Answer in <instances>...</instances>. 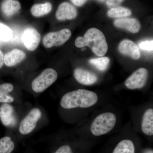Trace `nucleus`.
<instances>
[{"label": "nucleus", "mask_w": 153, "mask_h": 153, "mask_svg": "<svg viewBox=\"0 0 153 153\" xmlns=\"http://www.w3.org/2000/svg\"><path fill=\"white\" fill-rule=\"evenodd\" d=\"M97 100V96L93 91L79 89L66 94L61 99L60 105L66 109L85 108L94 105Z\"/></svg>", "instance_id": "obj_1"}, {"label": "nucleus", "mask_w": 153, "mask_h": 153, "mask_svg": "<svg viewBox=\"0 0 153 153\" xmlns=\"http://www.w3.org/2000/svg\"><path fill=\"white\" fill-rule=\"evenodd\" d=\"M75 45L77 48L88 46L92 52L98 56L105 55L108 49L104 34L100 30L95 28L88 29L84 37H77L75 41Z\"/></svg>", "instance_id": "obj_2"}, {"label": "nucleus", "mask_w": 153, "mask_h": 153, "mask_svg": "<svg viewBox=\"0 0 153 153\" xmlns=\"http://www.w3.org/2000/svg\"><path fill=\"white\" fill-rule=\"evenodd\" d=\"M116 121V117L112 113L105 112L99 115L91 124V133L96 136L105 134L112 130Z\"/></svg>", "instance_id": "obj_3"}, {"label": "nucleus", "mask_w": 153, "mask_h": 153, "mask_svg": "<svg viewBox=\"0 0 153 153\" xmlns=\"http://www.w3.org/2000/svg\"><path fill=\"white\" fill-rule=\"evenodd\" d=\"M57 78V71L53 68H47L33 80L32 89L36 93L43 92L51 86Z\"/></svg>", "instance_id": "obj_4"}, {"label": "nucleus", "mask_w": 153, "mask_h": 153, "mask_svg": "<svg viewBox=\"0 0 153 153\" xmlns=\"http://www.w3.org/2000/svg\"><path fill=\"white\" fill-rule=\"evenodd\" d=\"M71 36L70 30L67 29L50 32L45 35L43 39V44L46 48L54 47H60L68 41Z\"/></svg>", "instance_id": "obj_5"}, {"label": "nucleus", "mask_w": 153, "mask_h": 153, "mask_svg": "<svg viewBox=\"0 0 153 153\" xmlns=\"http://www.w3.org/2000/svg\"><path fill=\"white\" fill-rule=\"evenodd\" d=\"M41 117V110L34 108L22 120L19 126V131L23 135L28 134L36 128L38 121Z\"/></svg>", "instance_id": "obj_6"}, {"label": "nucleus", "mask_w": 153, "mask_h": 153, "mask_svg": "<svg viewBox=\"0 0 153 153\" xmlns=\"http://www.w3.org/2000/svg\"><path fill=\"white\" fill-rule=\"evenodd\" d=\"M149 72L146 68H140L134 72L126 80V87L130 89L143 87L147 81Z\"/></svg>", "instance_id": "obj_7"}, {"label": "nucleus", "mask_w": 153, "mask_h": 153, "mask_svg": "<svg viewBox=\"0 0 153 153\" xmlns=\"http://www.w3.org/2000/svg\"><path fill=\"white\" fill-rule=\"evenodd\" d=\"M24 45L29 51L36 50L41 41V35L36 29L28 28L24 31L22 35Z\"/></svg>", "instance_id": "obj_8"}, {"label": "nucleus", "mask_w": 153, "mask_h": 153, "mask_svg": "<svg viewBox=\"0 0 153 153\" xmlns=\"http://www.w3.org/2000/svg\"><path fill=\"white\" fill-rule=\"evenodd\" d=\"M0 120L5 126L12 127L16 124L15 110L11 105L4 103L0 107Z\"/></svg>", "instance_id": "obj_9"}, {"label": "nucleus", "mask_w": 153, "mask_h": 153, "mask_svg": "<svg viewBox=\"0 0 153 153\" xmlns=\"http://www.w3.org/2000/svg\"><path fill=\"white\" fill-rule=\"evenodd\" d=\"M77 15V10L75 7L70 3L63 2L58 7L55 16L57 20L64 21L75 19Z\"/></svg>", "instance_id": "obj_10"}, {"label": "nucleus", "mask_w": 153, "mask_h": 153, "mask_svg": "<svg viewBox=\"0 0 153 153\" xmlns=\"http://www.w3.org/2000/svg\"><path fill=\"white\" fill-rule=\"evenodd\" d=\"M119 52L122 54L128 55L134 59H139L140 52L137 46L133 41L125 39L120 42L118 46Z\"/></svg>", "instance_id": "obj_11"}, {"label": "nucleus", "mask_w": 153, "mask_h": 153, "mask_svg": "<svg viewBox=\"0 0 153 153\" xmlns=\"http://www.w3.org/2000/svg\"><path fill=\"white\" fill-rule=\"evenodd\" d=\"M114 24L117 27L124 29L133 33H138L141 28V25L138 20L134 18L116 19Z\"/></svg>", "instance_id": "obj_12"}, {"label": "nucleus", "mask_w": 153, "mask_h": 153, "mask_svg": "<svg viewBox=\"0 0 153 153\" xmlns=\"http://www.w3.org/2000/svg\"><path fill=\"white\" fill-rule=\"evenodd\" d=\"M74 75L75 79L80 84L91 85L97 81V76L92 72L82 68H76L74 70Z\"/></svg>", "instance_id": "obj_13"}, {"label": "nucleus", "mask_w": 153, "mask_h": 153, "mask_svg": "<svg viewBox=\"0 0 153 153\" xmlns=\"http://www.w3.org/2000/svg\"><path fill=\"white\" fill-rule=\"evenodd\" d=\"M25 52L19 49H14L6 53L4 56V63L9 67L17 65L26 57Z\"/></svg>", "instance_id": "obj_14"}, {"label": "nucleus", "mask_w": 153, "mask_h": 153, "mask_svg": "<svg viewBox=\"0 0 153 153\" xmlns=\"http://www.w3.org/2000/svg\"><path fill=\"white\" fill-rule=\"evenodd\" d=\"M21 5L17 0H4L1 5V10L3 15L10 17L19 12Z\"/></svg>", "instance_id": "obj_15"}, {"label": "nucleus", "mask_w": 153, "mask_h": 153, "mask_svg": "<svg viewBox=\"0 0 153 153\" xmlns=\"http://www.w3.org/2000/svg\"><path fill=\"white\" fill-rule=\"evenodd\" d=\"M142 130L147 135L153 134V110L148 109L145 111L142 122Z\"/></svg>", "instance_id": "obj_16"}, {"label": "nucleus", "mask_w": 153, "mask_h": 153, "mask_svg": "<svg viewBox=\"0 0 153 153\" xmlns=\"http://www.w3.org/2000/svg\"><path fill=\"white\" fill-rule=\"evenodd\" d=\"M52 5L49 2L36 4L31 8V13L35 17L43 16L49 14L52 10Z\"/></svg>", "instance_id": "obj_17"}, {"label": "nucleus", "mask_w": 153, "mask_h": 153, "mask_svg": "<svg viewBox=\"0 0 153 153\" xmlns=\"http://www.w3.org/2000/svg\"><path fill=\"white\" fill-rule=\"evenodd\" d=\"M14 89L13 85L10 83H5L0 85V102L11 103L14 101L13 97L9 93Z\"/></svg>", "instance_id": "obj_18"}, {"label": "nucleus", "mask_w": 153, "mask_h": 153, "mask_svg": "<svg viewBox=\"0 0 153 153\" xmlns=\"http://www.w3.org/2000/svg\"><path fill=\"white\" fill-rule=\"evenodd\" d=\"M134 143L129 140H124L117 145L112 153H135Z\"/></svg>", "instance_id": "obj_19"}, {"label": "nucleus", "mask_w": 153, "mask_h": 153, "mask_svg": "<svg viewBox=\"0 0 153 153\" xmlns=\"http://www.w3.org/2000/svg\"><path fill=\"white\" fill-rule=\"evenodd\" d=\"M16 143L10 137L5 136L0 139V153H13Z\"/></svg>", "instance_id": "obj_20"}, {"label": "nucleus", "mask_w": 153, "mask_h": 153, "mask_svg": "<svg viewBox=\"0 0 153 153\" xmlns=\"http://www.w3.org/2000/svg\"><path fill=\"white\" fill-rule=\"evenodd\" d=\"M131 14V12L129 9L126 8H113L108 12L107 15L108 17L112 18H123L128 16Z\"/></svg>", "instance_id": "obj_21"}, {"label": "nucleus", "mask_w": 153, "mask_h": 153, "mask_svg": "<svg viewBox=\"0 0 153 153\" xmlns=\"http://www.w3.org/2000/svg\"><path fill=\"white\" fill-rule=\"evenodd\" d=\"M109 62V58L107 57L93 58L90 59L89 61L91 65L100 71H104L106 70Z\"/></svg>", "instance_id": "obj_22"}, {"label": "nucleus", "mask_w": 153, "mask_h": 153, "mask_svg": "<svg viewBox=\"0 0 153 153\" xmlns=\"http://www.w3.org/2000/svg\"><path fill=\"white\" fill-rule=\"evenodd\" d=\"M13 37V32L10 28L0 23V40L4 42L10 41Z\"/></svg>", "instance_id": "obj_23"}, {"label": "nucleus", "mask_w": 153, "mask_h": 153, "mask_svg": "<svg viewBox=\"0 0 153 153\" xmlns=\"http://www.w3.org/2000/svg\"><path fill=\"white\" fill-rule=\"evenodd\" d=\"M140 49L147 51H152L153 49V41L152 40H146L141 42L139 44Z\"/></svg>", "instance_id": "obj_24"}, {"label": "nucleus", "mask_w": 153, "mask_h": 153, "mask_svg": "<svg viewBox=\"0 0 153 153\" xmlns=\"http://www.w3.org/2000/svg\"><path fill=\"white\" fill-rule=\"evenodd\" d=\"M52 153H74L71 146L68 145H63L57 148Z\"/></svg>", "instance_id": "obj_25"}, {"label": "nucleus", "mask_w": 153, "mask_h": 153, "mask_svg": "<svg viewBox=\"0 0 153 153\" xmlns=\"http://www.w3.org/2000/svg\"><path fill=\"white\" fill-rule=\"evenodd\" d=\"M123 1L124 0H107L106 4L109 7H116Z\"/></svg>", "instance_id": "obj_26"}, {"label": "nucleus", "mask_w": 153, "mask_h": 153, "mask_svg": "<svg viewBox=\"0 0 153 153\" xmlns=\"http://www.w3.org/2000/svg\"><path fill=\"white\" fill-rule=\"evenodd\" d=\"M72 3L77 7H80L83 5L87 0H71Z\"/></svg>", "instance_id": "obj_27"}, {"label": "nucleus", "mask_w": 153, "mask_h": 153, "mask_svg": "<svg viewBox=\"0 0 153 153\" xmlns=\"http://www.w3.org/2000/svg\"><path fill=\"white\" fill-rule=\"evenodd\" d=\"M4 64V56L3 52L0 50V69L2 67Z\"/></svg>", "instance_id": "obj_28"}, {"label": "nucleus", "mask_w": 153, "mask_h": 153, "mask_svg": "<svg viewBox=\"0 0 153 153\" xmlns=\"http://www.w3.org/2000/svg\"><path fill=\"white\" fill-rule=\"evenodd\" d=\"M145 153H153V151H152V150L148 151H147V152H146Z\"/></svg>", "instance_id": "obj_29"}, {"label": "nucleus", "mask_w": 153, "mask_h": 153, "mask_svg": "<svg viewBox=\"0 0 153 153\" xmlns=\"http://www.w3.org/2000/svg\"><path fill=\"white\" fill-rule=\"evenodd\" d=\"M98 1H100V2H104L105 0H98Z\"/></svg>", "instance_id": "obj_30"}, {"label": "nucleus", "mask_w": 153, "mask_h": 153, "mask_svg": "<svg viewBox=\"0 0 153 153\" xmlns=\"http://www.w3.org/2000/svg\"><path fill=\"white\" fill-rule=\"evenodd\" d=\"M82 51H84V50H85V47H82Z\"/></svg>", "instance_id": "obj_31"}]
</instances>
